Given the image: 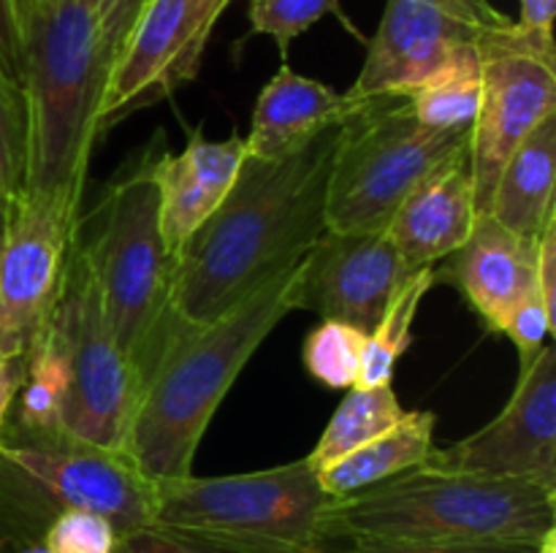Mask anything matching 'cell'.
Here are the masks:
<instances>
[{"label": "cell", "mask_w": 556, "mask_h": 553, "mask_svg": "<svg viewBox=\"0 0 556 553\" xmlns=\"http://www.w3.org/2000/svg\"><path fill=\"white\" fill-rule=\"evenodd\" d=\"M65 510H90L117 537L155 524V483L128 453L43 434L9 415L0 434V553L41 548Z\"/></svg>", "instance_id": "5"}, {"label": "cell", "mask_w": 556, "mask_h": 553, "mask_svg": "<svg viewBox=\"0 0 556 553\" xmlns=\"http://www.w3.org/2000/svg\"><path fill=\"white\" fill-rule=\"evenodd\" d=\"M326 540L429 545H538L556 529V488L421 464L342 499L320 518Z\"/></svg>", "instance_id": "3"}, {"label": "cell", "mask_w": 556, "mask_h": 553, "mask_svg": "<svg viewBox=\"0 0 556 553\" xmlns=\"http://www.w3.org/2000/svg\"><path fill=\"white\" fill-rule=\"evenodd\" d=\"M483 43L456 54L438 76L413 90L418 123L434 130H470L483 92Z\"/></svg>", "instance_id": "22"}, {"label": "cell", "mask_w": 556, "mask_h": 553, "mask_svg": "<svg viewBox=\"0 0 556 553\" xmlns=\"http://www.w3.org/2000/svg\"><path fill=\"white\" fill-rule=\"evenodd\" d=\"M329 553H538V545H429L407 540H351L345 551Z\"/></svg>", "instance_id": "33"}, {"label": "cell", "mask_w": 556, "mask_h": 553, "mask_svg": "<svg viewBox=\"0 0 556 553\" xmlns=\"http://www.w3.org/2000/svg\"><path fill=\"white\" fill-rule=\"evenodd\" d=\"M155 160L157 150L147 146L139 160L106 184L90 220L79 217V242L103 312L139 374V385L172 329L174 258L161 233Z\"/></svg>", "instance_id": "6"}, {"label": "cell", "mask_w": 556, "mask_h": 553, "mask_svg": "<svg viewBox=\"0 0 556 553\" xmlns=\"http://www.w3.org/2000/svg\"><path fill=\"white\" fill-rule=\"evenodd\" d=\"M33 3H36V0H11V5H14V16H16V25H20V30H22V25H25L27 14H30Z\"/></svg>", "instance_id": "39"}, {"label": "cell", "mask_w": 556, "mask_h": 553, "mask_svg": "<svg viewBox=\"0 0 556 553\" xmlns=\"http://www.w3.org/2000/svg\"><path fill=\"white\" fill-rule=\"evenodd\" d=\"M79 206L30 190L11 198L0 239V356H27L47 329L63 287Z\"/></svg>", "instance_id": "11"}, {"label": "cell", "mask_w": 556, "mask_h": 553, "mask_svg": "<svg viewBox=\"0 0 556 553\" xmlns=\"http://www.w3.org/2000/svg\"><path fill=\"white\" fill-rule=\"evenodd\" d=\"M30 119V193L81 204L101 128L109 54L87 0H36L20 30Z\"/></svg>", "instance_id": "4"}, {"label": "cell", "mask_w": 556, "mask_h": 553, "mask_svg": "<svg viewBox=\"0 0 556 553\" xmlns=\"http://www.w3.org/2000/svg\"><path fill=\"white\" fill-rule=\"evenodd\" d=\"M210 36L193 0H147L109 70L98 128H112L119 117L193 79Z\"/></svg>", "instance_id": "15"}, {"label": "cell", "mask_w": 556, "mask_h": 553, "mask_svg": "<svg viewBox=\"0 0 556 553\" xmlns=\"http://www.w3.org/2000/svg\"><path fill=\"white\" fill-rule=\"evenodd\" d=\"M432 285L434 266H424V269L413 271L405 285L396 291L380 323L369 334L358 385H364V388H369V385H391L396 361L405 356L413 342V320H416L418 307H421V298L427 296Z\"/></svg>", "instance_id": "24"}, {"label": "cell", "mask_w": 556, "mask_h": 553, "mask_svg": "<svg viewBox=\"0 0 556 553\" xmlns=\"http://www.w3.org/2000/svg\"><path fill=\"white\" fill-rule=\"evenodd\" d=\"M472 3H486V0H472Z\"/></svg>", "instance_id": "42"}, {"label": "cell", "mask_w": 556, "mask_h": 553, "mask_svg": "<svg viewBox=\"0 0 556 553\" xmlns=\"http://www.w3.org/2000/svg\"><path fill=\"white\" fill-rule=\"evenodd\" d=\"M182 155L201 188L220 204L228 190H231V184L237 182L239 168H242L244 157H248V146H244V139H239V136L212 141L201 133V128H193Z\"/></svg>", "instance_id": "28"}, {"label": "cell", "mask_w": 556, "mask_h": 553, "mask_svg": "<svg viewBox=\"0 0 556 553\" xmlns=\"http://www.w3.org/2000/svg\"><path fill=\"white\" fill-rule=\"evenodd\" d=\"M538 239L510 231L492 215H478L465 242L434 266V285L448 282L465 296L486 331L503 334L510 314L538 293Z\"/></svg>", "instance_id": "16"}, {"label": "cell", "mask_w": 556, "mask_h": 553, "mask_svg": "<svg viewBox=\"0 0 556 553\" xmlns=\"http://www.w3.org/2000/svg\"><path fill=\"white\" fill-rule=\"evenodd\" d=\"M405 412L391 385H369V388L356 385L337 407L318 445L309 450L307 461L315 472H320L324 466L345 459L348 453L394 428L405 417Z\"/></svg>", "instance_id": "21"}, {"label": "cell", "mask_w": 556, "mask_h": 553, "mask_svg": "<svg viewBox=\"0 0 556 553\" xmlns=\"http://www.w3.org/2000/svg\"><path fill=\"white\" fill-rule=\"evenodd\" d=\"M556 0H521V16L516 25L535 36L554 38Z\"/></svg>", "instance_id": "37"}, {"label": "cell", "mask_w": 556, "mask_h": 553, "mask_svg": "<svg viewBox=\"0 0 556 553\" xmlns=\"http://www.w3.org/2000/svg\"><path fill=\"white\" fill-rule=\"evenodd\" d=\"M362 98L331 90L329 85L296 74L282 63L261 90L253 108V128L244 139L248 155L277 157L293 150L326 125L342 123L358 108Z\"/></svg>", "instance_id": "18"}, {"label": "cell", "mask_w": 556, "mask_h": 553, "mask_svg": "<svg viewBox=\"0 0 556 553\" xmlns=\"http://www.w3.org/2000/svg\"><path fill=\"white\" fill-rule=\"evenodd\" d=\"M476 179L470 141L451 152L396 206L389 233L410 269H424L448 258L476 222Z\"/></svg>", "instance_id": "17"}, {"label": "cell", "mask_w": 556, "mask_h": 553, "mask_svg": "<svg viewBox=\"0 0 556 553\" xmlns=\"http://www.w3.org/2000/svg\"><path fill=\"white\" fill-rule=\"evenodd\" d=\"M0 74L22 87V41L11 0H0Z\"/></svg>", "instance_id": "35"}, {"label": "cell", "mask_w": 556, "mask_h": 553, "mask_svg": "<svg viewBox=\"0 0 556 553\" xmlns=\"http://www.w3.org/2000/svg\"><path fill=\"white\" fill-rule=\"evenodd\" d=\"M510 22L492 3L472 0H389L367 43L351 98L410 95L492 27Z\"/></svg>", "instance_id": "12"}, {"label": "cell", "mask_w": 556, "mask_h": 553, "mask_svg": "<svg viewBox=\"0 0 556 553\" xmlns=\"http://www.w3.org/2000/svg\"><path fill=\"white\" fill-rule=\"evenodd\" d=\"M27 361L49 374L58 390V432L90 448L125 453L139 404V374L119 347L76 226L63 287L47 329Z\"/></svg>", "instance_id": "7"}, {"label": "cell", "mask_w": 556, "mask_h": 553, "mask_svg": "<svg viewBox=\"0 0 556 553\" xmlns=\"http://www.w3.org/2000/svg\"><path fill=\"white\" fill-rule=\"evenodd\" d=\"M87 5H90L92 16H96L98 22V30H101L109 63L114 65L125 38H128L130 27L136 25L139 14L144 11L147 0H87Z\"/></svg>", "instance_id": "32"}, {"label": "cell", "mask_w": 556, "mask_h": 553, "mask_svg": "<svg viewBox=\"0 0 556 553\" xmlns=\"http://www.w3.org/2000/svg\"><path fill=\"white\" fill-rule=\"evenodd\" d=\"M30 168V119L25 90L0 74V190L16 198L27 188Z\"/></svg>", "instance_id": "26"}, {"label": "cell", "mask_w": 556, "mask_h": 553, "mask_svg": "<svg viewBox=\"0 0 556 553\" xmlns=\"http://www.w3.org/2000/svg\"><path fill=\"white\" fill-rule=\"evenodd\" d=\"M22 380H25V356H0V434H3L5 421L11 415Z\"/></svg>", "instance_id": "36"}, {"label": "cell", "mask_w": 556, "mask_h": 553, "mask_svg": "<svg viewBox=\"0 0 556 553\" xmlns=\"http://www.w3.org/2000/svg\"><path fill=\"white\" fill-rule=\"evenodd\" d=\"M112 553H233L226 548H217L212 542L195 540V537L179 535V531L163 529V526H144L130 535L117 537V545Z\"/></svg>", "instance_id": "31"}, {"label": "cell", "mask_w": 556, "mask_h": 553, "mask_svg": "<svg viewBox=\"0 0 556 553\" xmlns=\"http://www.w3.org/2000/svg\"><path fill=\"white\" fill-rule=\"evenodd\" d=\"M345 119L277 157H244L237 182L174 263L168 309L177 323L217 320L329 231L326 195Z\"/></svg>", "instance_id": "1"}, {"label": "cell", "mask_w": 556, "mask_h": 553, "mask_svg": "<svg viewBox=\"0 0 556 553\" xmlns=\"http://www.w3.org/2000/svg\"><path fill=\"white\" fill-rule=\"evenodd\" d=\"M416 269L383 231H326L302 260L293 309L372 334L391 298Z\"/></svg>", "instance_id": "14"}, {"label": "cell", "mask_w": 556, "mask_h": 553, "mask_svg": "<svg viewBox=\"0 0 556 553\" xmlns=\"http://www.w3.org/2000/svg\"><path fill=\"white\" fill-rule=\"evenodd\" d=\"M9 209H11V198L0 190V239H3L5 231V220H9Z\"/></svg>", "instance_id": "40"}, {"label": "cell", "mask_w": 556, "mask_h": 553, "mask_svg": "<svg viewBox=\"0 0 556 553\" xmlns=\"http://www.w3.org/2000/svg\"><path fill=\"white\" fill-rule=\"evenodd\" d=\"M470 130L427 128L418 123L407 95L362 98L342 125L331 166L326 195L329 231L389 228L405 195L470 141Z\"/></svg>", "instance_id": "9"}, {"label": "cell", "mask_w": 556, "mask_h": 553, "mask_svg": "<svg viewBox=\"0 0 556 553\" xmlns=\"http://www.w3.org/2000/svg\"><path fill=\"white\" fill-rule=\"evenodd\" d=\"M157 179V215H161V233L168 255L177 263L179 253L190 242L195 231L204 226L206 217L217 209V201L199 184L190 171L185 155L157 152L155 160Z\"/></svg>", "instance_id": "23"}, {"label": "cell", "mask_w": 556, "mask_h": 553, "mask_svg": "<svg viewBox=\"0 0 556 553\" xmlns=\"http://www.w3.org/2000/svg\"><path fill=\"white\" fill-rule=\"evenodd\" d=\"M556 114L543 119L500 171L489 215L521 236L538 239L554 215Z\"/></svg>", "instance_id": "19"}, {"label": "cell", "mask_w": 556, "mask_h": 553, "mask_svg": "<svg viewBox=\"0 0 556 553\" xmlns=\"http://www.w3.org/2000/svg\"><path fill=\"white\" fill-rule=\"evenodd\" d=\"M329 14L342 20L340 0H250V30L275 38L286 57L293 38Z\"/></svg>", "instance_id": "27"}, {"label": "cell", "mask_w": 556, "mask_h": 553, "mask_svg": "<svg viewBox=\"0 0 556 553\" xmlns=\"http://www.w3.org/2000/svg\"><path fill=\"white\" fill-rule=\"evenodd\" d=\"M114 545V526L90 510H65L43 537L47 553H112Z\"/></svg>", "instance_id": "29"}, {"label": "cell", "mask_w": 556, "mask_h": 553, "mask_svg": "<svg viewBox=\"0 0 556 553\" xmlns=\"http://www.w3.org/2000/svg\"><path fill=\"white\" fill-rule=\"evenodd\" d=\"M302 260L212 323L188 325L172 318L166 342L141 383L125 445L152 483L193 475L195 450L217 407L261 342L293 309Z\"/></svg>", "instance_id": "2"}, {"label": "cell", "mask_w": 556, "mask_h": 553, "mask_svg": "<svg viewBox=\"0 0 556 553\" xmlns=\"http://www.w3.org/2000/svg\"><path fill=\"white\" fill-rule=\"evenodd\" d=\"M432 448L434 412H405V417L394 428L348 453L345 459L324 466L318 472L320 488L329 493V499L351 497V493L364 491L375 483H383L389 477L402 475V472L416 470L429 459Z\"/></svg>", "instance_id": "20"}, {"label": "cell", "mask_w": 556, "mask_h": 553, "mask_svg": "<svg viewBox=\"0 0 556 553\" xmlns=\"http://www.w3.org/2000/svg\"><path fill=\"white\" fill-rule=\"evenodd\" d=\"M483 92L470 130L476 209L486 215L494 184L516 146L556 114L554 38L535 36L514 20L483 38Z\"/></svg>", "instance_id": "10"}, {"label": "cell", "mask_w": 556, "mask_h": 553, "mask_svg": "<svg viewBox=\"0 0 556 553\" xmlns=\"http://www.w3.org/2000/svg\"><path fill=\"white\" fill-rule=\"evenodd\" d=\"M538 293L548 312L556 318V211L546 220L541 236H538V269H535Z\"/></svg>", "instance_id": "34"}, {"label": "cell", "mask_w": 556, "mask_h": 553, "mask_svg": "<svg viewBox=\"0 0 556 553\" xmlns=\"http://www.w3.org/2000/svg\"><path fill=\"white\" fill-rule=\"evenodd\" d=\"M326 504L307 455L261 472L155 483V526L233 553H329Z\"/></svg>", "instance_id": "8"}, {"label": "cell", "mask_w": 556, "mask_h": 553, "mask_svg": "<svg viewBox=\"0 0 556 553\" xmlns=\"http://www.w3.org/2000/svg\"><path fill=\"white\" fill-rule=\"evenodd\" d=\"M432 470L481 477L535 480L556 488V350H543L521 366L505 410L470 437L434 445L424 461Z\"/></svg>", "instance_id": "13"}, {"label": "cell", "mask_w": 556, "mask_h": 553, "mask_svg": "<svg viewBox=\"0 0 556 553\" xmlns=\"http://www.w3.org/2000/svg\"><path fill=\"white\" fill-rule=\"evenodd\" d=\"M195 5V14H199L201 25L206 27V30H212L215 27V22L220 20L223 11L231 5V0H193Z\"/></svg>", "instance_id": "38"}, {"label": "cell", "mask_w": 556, "mask_h": 553, "mask_svg": "<svg viewBox=\"0 0 556 553\" xmlns=\"http://www.w3.org/2000/svg\"><path fill=\"white\" fill-rule=\"evenodd\" d=\"M538 553H556V529L548 531V535L538 542Z\"/></svg>", "instance_id": "41"}, {"label": "cell", "mask_w": 556, "mask_h": 553, "mask_svg": "<svg viewBox=\"0 0 556 553\" xmlns=\"http://www.w3.org/2000/svg\"><path fill=\"white\" fill-rule=\"evenodd\" d=\"M554 329L556 320L546 309V304H543L541 293H532V296L527 298L525 304H519V309L510 314L503 334L508 336V339H514L516 350H519L521 366H527V363L543 350V345H548V336L554 334Z\"/></svg>", "instance_id": "30"}, {"label": "cell", "mask_w": 556, "mask_h": 553, "mask_svg": "<svg viewBox=\"0 0 556 553\" xmlns=\"http://www.w3.org/2000/svg\"><path fill=\"white\" fill-rule=\"evenodd\" d=\"M369 334L340 323V320H324L307 334L302 347L304 369L315 383L331 390H351L362 377L364 350H367Z\"/></svg>", "instance_id": "25"}]
</instances>
